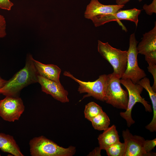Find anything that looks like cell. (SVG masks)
<instances>
[{"instance_id": "6da1fadb", "label": "cell", "mask_w": 156, "mask_h": 156, "mask_svg": "<svg viewBox=\"0 0 156 156\" xmlns=\"http://www.w3.org/2000/svg\"><path fill=\"white\" fill-rule=\"evenodd\" d=\"M32 55H27L23 68L16 73L0 89V94L5 96H17L24 87L38 82V74L35 66Z\"/></svg>"}, {"instance_id": "7a4b0ae2", "label": "cell", "mask_w": 156, "mask_h": 156, "mask_svg": "<svg viewBox=\"0 0 156 156\" xmlns=\"http://www.w3.org/2000/svg\"><path fill=\"white\" fill-rule=\"evenodd\" d=\"M29 144L31 156H72L76 151L75 146L63 147L43 135L34 138Z\"/></svg>"}, {"instance_id": "3957f363", "label": "cell", "mask_w": 156, "mask_h": 156, "mask_svg": "<svg viewBox=\"0 0 156 156\" xmlns=\"http://www.w3.org/2000/svg\"><path fill=\"white\" fill-rule=\"evenodd\" d=\"M120 82L126 88L128 94L127 107L125 111L120 113V116L126 121L127 125L129 127L135 121L132 119L131 112L133 107L138 102L141 103L146 112H152L151 106L148 102L141 96L143 88L140 85L133 83L129 79H120Z\"/></svg>"}, {"instance_id": "277c9868", "label": "cell", "mask_w": 156, "mask_h": 156, "mask_svg": "<svg viewBox=\"0 0 156 156\" xmlns=\"http://www.w3.org/2000/svg\"><path fill=\"white\" fill-rule=\"evenodd\" d=\"M120 78L113 73L107 75L105 101L117 109L126 110L128 101L127 90L120 85Z\"/></svg>"}, {"instance_id": "5b68a950", "label": "cell", "mask_w": 156, "mask_h": 156, "mask_svg": "<svg viewBox=\"0 0 156 156\" xmlns=\"http://www.w3.org/2000/svg\"><path fill=\"white\" fill-rule=\"evenodd\" d=\"M97 49L113 67V73L121 79L126 68L127 51L114 48L108 42H103L100 40L98 41Z\"/></svg>"}, {"instance_id": "8992f818", "label": "cell", "mask_w": 156, "mask_h": 156, "mask_svg": "<svg viewBox=\"0 0 156 156\" xmlns=\"http://www.w3.org/2000/svg\"><path fill=\"white\" fill-rule=\"evenodd\" d=\"M138 42L136 40L135 33L130 36L129 46L127 51V58L126 70L122 77V79H129L134 84L146 76L144 71L139 66L137 49Z\"/></svg>"}, {"instance_id": "52a82bcc", "label": "cell", "mask_w": 156, "mask_h": 156, "mask_svg": "<svg viewBox=\"0 0 156 156\" xmlns=\"http://www.w3.org/2000/svg\"><path fill=\"white\" fill-rule=\"evenodd\" d=\"M63 75L70 78L78 83L79 86L78 91L80 94L87 93L83 98L92 96L95 99L105 101V90L107 75L103 74L94 81H84L75 77L68 71H65Z\"/></svg>"}, {"instance_id": "ba28073f", "label": "cell", "mask_w": 156, "mask_h": 156, "mask_svg": "<svg viewBox=\"0 0 156 156\" xmlns=\"http://www.w3.org/2000/svg\"><path fill=\"white\" fill-rule=\"evenodd\" d=\"M24 110L23 101L18 96H6L0 100V116L5 121L18 120Z\"/></svg>"}, {"instance_id": "9c48e42d", "label": "cell", "mask_w": 156, "mask_h": 156, "mask_svg": "<svg viewBox=\"0 0 156 156\" xmlns=\"http://www.w3.org/2000/svg\"><path fill=\"white\" fill-rule=\"evenodd\" d=\"M122 135L126 148L124 156H155V153H148L144 148L145 140L140 136L133 135L127 129L122 131Z\"/></svg>"}, {"instance_id": "30bf717a", "label": "cell", "mask_w": 156, "mask_h": 156, "mask_svg": "<svg viewBox=\"0 0 156 156\" xmlns=\"http://www.w3.org/2000/svg\"><path fill=\"white\" fill-rule=\"evenodd\" d=\"M141 10L136 8L128 10H120L116 13L93 17L90 20L95 27L104 25L111 21L127 20L134 22L137 27L138 22V16Z\"/></svg>"}, {"instance_id": "8fae6325", "label": "cell", "mask_w": 156, "mask_h": 156, "mask_svg": "<svg viewBox=\"0 0 156 156\" xmlns=\"http://www.w3.org/2000/svg\"><path fill=\"white\" fill-rule=\"evenodd\" d=\"M38 78V82L41 85L42 92L50 95L55 99L62 103L69 102L68 92L61 83H58L39 75Z\"/></svg>"}, {"instance_id": "7c38bea8", "label": "cell", "mask_w": 156, "mask_h": 156, "mask_svg": "<svg viewBox=\"0 0 156 156\" xmlns=\"http://www.w3.org/2000/svg\"><path fill=\"white\" fill-rule=\"evenodd\" d=\"M125 6L118 5H104L98 0H91L87 6L84 17L91 19L92 18L107 14H114Z\"/></svg>"}, {"instance_id": "4fadbf2b", "label": "cell", "mask_w": 156, "mask_h": 156, "mask_svg": "<svg viewBox=\"0 0 156 156\" xmlns=\"http://www.w3.org/2000/svg\"><path fill=\"white\" fill-rule=\"evenodd\" d=\"M138 53L144 55L156 51V22L154 27L143 34V37L137 45Z\"/></svg>"}, {"instance_id": "5bb4252c", "label": "cell", "mask_w": 156, "mask_h": 156, "mask_svg": "<svg viewBox=\"0 0 156 156\" xmlns=\"http://www.w3.org/2000/svg\"><path fill=\"white\" fill-rule=\"evenodd\" d=\"M34 62L39 75L60 84V80L61 69L53 64H44L35 60Z\"/></svg>"}, {"instance_id": "9a60e30c", "label": "cell", "mask_w": 156, "mask_h": 156, "mask_svg": "<svg viewBox=\"0 0 156 156\" xmlns=\"http://www.w3.org/2000/svg\"><path fill=\"white\" fill-rule=\"evenodd\" d=\"M137 83L141 86L148 92L153 106V118L151 122L145 127V128L151 132H156V92L153 91L151 86L149 79L146 77L140 79Z\"/></svg>"}, {"instance_id": "2e32d148", "label": "cell", "mask_w": 156, "mask_h": 156, "mask_svg": "<svg viewBox=\"0 0 156 156\" xmlns=\"http://www.w3.org/2000/svg\"><path fill=\"white\" fill-rule=\"evenodd\" d=\"M99 147L105 150L114 144L119 141V136L115 125L109 127L98 138Z\"/></svg>"}, {"instance_id": "e0dca14e", "label": "cell", "mask_w": 156, "mask_h": 156, "mask_svg": "<svg viewBox=\"0 0 156 156\" xmlns=\"http://www.w3.org/2000/svg\"><path fill=\"white\" fill-rule=\"evenodd\" d=\"M0 149L14 156H23L13 136L0 133Z\"/></svg>"}, {"instance_id": "ac0fdd59", "label": "cell", "mask_w": 156, "mask_h": 156, "mask_svg": "<svg viewBox=\"0 0 156 156\" xmlns=\"http://www.w3.org/2000/svg\"><path fill=\"white\" fill-rule=\"evenodd\" d=\"M94 128L99 131L107 129L110 124V120L107 114L103 111L91 120Z\"/></svg>"}, {"instance_id": "d6986e66", "label": "cell", "mask_w": 156, "mask_h": 156, "mask_svg": "<svg viewBox=\"0 0 156 156\" xmlns=\"http://www.w3.org/2000/svg\"><path fill=\"white\" fill-rule=\"evenodd\" d=\"M102 107L95 102H90L85 106L84 116L90 121L93 118L103 112Z\"/></svg>"}, {"instance_id": "ffe728a7", "label": "cell", "mask_w": 156, "mask_h": 156, "mask_svg": "<svg viewBox=\"0 0 156 156\" xmlns=\"http://www.w3.org/2000/svg\"><path fill=\"white\" fill-rule=\"evenodd\" d=\"M126 146L124 142H118L107 148L105 150L108 156H124Z\"/></svg>"}, {"instance_id": "44dd1931", "label": "cell", "mask_w": 156, "mask_h": 156, "mask_svg": "<svg viewBox=\"0 0 156 156\" xmlns=\"http://www.w3.org/2000/svg\"><path fill=\"white\" fill-rule=\"evenodd\" d=\"M143 8L148 15H151L153 13H156V0H153L149 5L144 4Z\"/></svg>"}, {"instance_id": "7402d4cb", "label": "cell", "mask_w": 156, "mask_h": 156, "mask_svg": "<svg viewBox=\"0 0 156 156\" xmlns=\"http://www.w3.org/2000/svg\"><path fill=\"white\" fill-rule=\"evenodd\" d=\"M148 64V71L152 75L154 79V83L152 87L153 91L156 92V64L151 63Z\"/></svg>"}, {"instance_id": "603a6c76", "label": "cell", "mask_w": 156, "mask_h": 156, "mask_svg": "<svg viewBox=\"0 0 156 156\" xmlns=\"http://www.w3.org/2000/svg\"><path fill=\"white\" fill-rule=\"evenodd\" d=\"M156 146V138L152 140H145L144 148L145 152L148 153H151V151Z\"/></svg>"}, {"instance_id": "cb8c5ba5", "label": "cell", "mask_w": 156, "mask_h": 156, "mask_svg": "<svg viewBox=\"0 0 156 156\" xmlns=\"http://www.w3.org/2000/svg\"><path fill=\"white\" fill-rule=\"evenodd\" d=\"M6 22L4 17L0 14V38L4 37L6 35Z\"/></svg>"}, {"instance_id": "d4e9b609", "label": "cell", "mask_w": 156, "mask_h": 156, "mask_svg": "<svg viewBox=\"0 0 156 156\" xmlns=\"http://www.w3.org/2000/svg\"><path fill=\"white\" fill-rule=\"evenodd\" d=\"M13 3L10 0H0V8L10 10Z\"/></svg>"}, {"instance_id": "484cf974", "label": "cell", "mask_w": 156, "mask_h": 156, "mask_svg": "<svg viewBox=\"0 0 156 156\" xmlns=\"http://www.w3.org/2000/svg\"><path fill=\"white\" fill-rule=\"evenodd\" d=\"M101 149L99 147H96L87 155L88 156H101Z\"/></svg>"}, {"instance_id": "4316f807", "label": "cell", "mask_w": 156, "mask_h": 156, "mask_svg": "<svg viewBox=\"0 0 156 156\" xmlns=\"http://www.w3.org/2000/svg\"><path fill=\"white\" fill-rule=\"evenodd\" d=\"M130 0H115V2L117 5H124L128 3ZM140 2L142 0H138Z\"/></svg>"}, {"instance_id": "83f0119b", "label": "cell", "mask_w": 156, "mask_h": 156, "mask_svg": "<svg viewBox=\"0 0 156 156\" xmlns=\"http://www.w3.org/2000/svg\"><path fill=\"white\" fill-rule=\"evenodd\" d=\"M7 81L3 79L0 76V89L4 86Z\"/></svg>"}]
</instances>
